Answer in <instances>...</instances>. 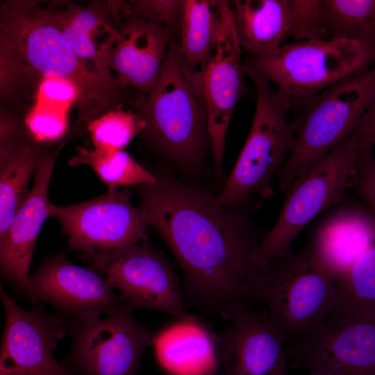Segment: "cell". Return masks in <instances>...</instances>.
Returning a JSON list of instances; mask_svg holds the SVG:
<instances>
[{"label": "cell", "mask_w": 375, "mask_h": 375, "mask_svg": "<svg viewBox=\"0 0 375 375\" xmlns=\"http://www.w3.org/2000/svg\"><path fill=\"white\" fill-rule=\"evenodd\" d=\"M140 199L148 225L173 252L195 304L224 317L235 308L251 307L256 273L251 257L267 233L237 207L218 206L215 197L173 180L144 185Z\"/></svg>", "instance_id": "cell-1"}, {"label": "cell", "mask_w": 375, "mask_h": 375, "mask_svg": "<svg viewBox=\"0 0 375 375\" xmlns=\"http://www.w3.org/2000/svg\"><path fill=\"white\" fill-rule=\"evenodd\" d=\"M0 32L19 59L40 76L67 79L76 85L78 115L72 137L128 97V87L92 69L75 54L49 8L38 1L0 2Z\"/></svg>", "instance_id": "cell-2"}, {"label": "cell", "mask_w": 375, "mask_h": 375, "mask_svg": "<svg viewBox=\"0 0 375 375\" xmlns=\"http://www.w3.org/2000/svg\"><path fill=\"white\" fill-rule=\"evenodd\" d=\"M375 143V103L356 127L286 192L280 215L251 257L253 269L293 251L291 245L303 228L324 209L343 199L353 187L359 156Z\"/></svg>", "instance_id": "cell-3"}, {"label": "cell", "mask_w": 375, "mask_h": 375, "mask_svg": "<svg viewBox=\"0 0 375 375\" xmlns=\"http://www.w3.org/2000/svg\"><path fill=\"white\" fill-rule=\"evenodd\" d=\"M127 100L144 120V132L167 153L187 164L198 161L208 136L201 74L188 66L173 39L154 89Z\"/></svg>", "instance_id": "cell-4"}, {"label": "cell", "mask_w": 375, "mask_h": 375, "mask_svg": "<svg viewBox=\"0 0 375 375\" xmlns=\"http://www.w3.org/2000/svg\"><path fill=\"white\" fill-rule=\"evenodd\" d=\"M251 290L253 301L265 306L288 346L331 314L335 277L311 245L273 259L256 271Z\"/></svg>", "instance_id": "cell-5"}, {"label": "cell", "mask_w": 375, "mask_h": 375, "mask_svg": "<svg viewBox=\"0 0 375 375\" xmlns=\"http://www.w3.org/2000/svg\"><path fill=\"white\" fill-rule=\"evenodd\" d=\"M244 73L256 89V108L247 140L221 192L215 197L218 206L239 207L251 198L260 207L274 194L272 178L295 144V135L287 118L292 108L289 97L253 66L244 61Z\"/></svg>", "instance_id": "cell-6"}, {"label": "cell", "mask_w": 375, "mask_h": 375, "mask_svg": "<svg viewBox=\"0 0 375 375\" xmlns=\"http://www.w3.org/2000/svg\"><path fill=\"white\" fill-rule=\"evenodd\" d=\"M375 103V69L354 74L330 85L297 108L290 122L295 144L276 172L278 188L285 193L305 176L358 125Z\"/></svg>", "instance_id": "cell-7"}, {"label": "cell", "mask_w": 375, "mask_h": 375, "mask_svg": "<svg viewBox=\"0 0 375 375\" xmlns=\"http://www.w3.org/2000/svg\"><path fill=\"white\" fill-rule=\"evenodd\" d=\"M375 59V46L347 40H307L282 45L245 61L290 99L292 108L346 77L364 72Z\"/></svg>", "instance_id": "cell-8"}, {"label": "cell", "mask_w": 375, "mask_h": 375, "mask_svg": "<svg viewBox=\"0 0 375 375\" xmlns=\"http://www.w3.org/2000/svg\"><path fill=\"white\" fill-rule=\"evenodd\" d=\"M72 249L83 252L92 269L101 272L115 258L146 235L148 225L140 207L127 190L108 191L89 201L69 206L50 203Z\"/></svg>", "instance_id": "cell-9"}, {"label": "cell", "mask_w": 375, "mask_h": 375, "mask_svg": "<svg viewBox=\"0 0 375 375\" xmlns=\"http://www.w3.org/2000/svg\"><path fill=\"white\" fill-rule=\"evenodd\" d=\"M124 306L105 317L69 320L73 346L60 363L81 375H134L155 335Z\"/></svg>", "instance_id": "cell-10"}, {"label": "cell", "mask_w": 375, "mask_h": 375, "mask_svg": "<svg viewBox=\"0 0 375 375\" xmlns=\"http://www.w3.org/2000/svg\"><path fill=\"white\" fill-rule=\"evenodd\" d=\"M286 351L290 367L315 375H375V322L329 315Z\"/></svg>", "instance_id": "cell-11"}, {"label": "cell", "mask_w": 375, "mask_h": 375, "mask_svg": "<svg viewBox=\"0 0 375 375\" xmlns=\"http://www.w3.org/2000/svg\"><path fill=\"white\" fill-rule=\"evenodd\" d=\"M6 326L0 349V375H74L58 362L53 351L69 330V319L47 315L40 307L20 308L0 282Z\"/></svg>", "instance_id": "cell-12"}, {"label": "cell", "mask_w": 375, "mask_h": 375, "mask_svg": "<svg viewBox=\"0 0 375 375\" xmlns=\"http://www.w3.org/2000/svg\"><path fill=\"white\" fill-rule=\"evenodd\" d=\"M221 26L217 42L200 65L206 108V126L215 167L223 174L226 135L234 108L244 89L242 49L235 30V13L219 0Z\"/></svg>", "instance_id": "cell-13"}, {"label": "cell", "mask_w": 375, "mask_h": 375, "mask_svg": "<svg viewBox=\"0 0 375 375\" xmlns=\"http://www.w3.org/2000/svg\"><path fill=\"white\" fill-rule=\"evenodd\" d=\"M101 272L133 310L151 309L176 319L190 315L173 267L149 244L147 236L118 255Z\"/></svg>", "instance_id": "cell-14"}, {"label": "cell", "mask_w": 375, "mask_h": 375, "mask_svg": "<svg viewBox=\"0 0 375 375\" xmlns=\"http://www.w3.org/2000/svg\"><path fill=\"white\" fill-rule=\"evenodd\" d=\"M218 334L220 375H290L284 337L265 310L240 307Z\"/></svg>", "instance_id": "cell-15"}, {"label": "cell", "mask_w": 375, "mask_h": 375, "mask_svg": "<svg viewBox=\"0 0 375 375\" xmlns=\"http://www.w3.org/2000/svg\"><path fill=\"white\" fill-rule=\"evenodd\" d=\"M29 284L36 303H49L70 320L99 317L128 305L104 276L72 263L64 254L45 260Z\"/></svg>", "instance_id": "cell-16"}, {"label": "cell", "mask_w": 375, "mask_h": 375, "mask_svg": "<svg viewBox=\"0 0 375 375\" xmlns=\"http://www.w3.org/2000/svg\"><path fill=\"white\" fill-rule=\"evenodd\" d=\"M66 142L41 157L31 192L0 234V277L15 284L33 303L36 302L29 284V267L39 233L49 217V185L56 158Z\"/></svg>", "instance_id": "cell-17"}, {"label": "cell", "mask_w": 375, "mask_h": 375, "mask_svg": "<svg viewBox=\"0 0 375 375\" xmlns=\"http://www.w3.org/2000/svg\"><path fill=\"white\" fill-rule=\"evenodd\" d=\"M172 40L170 30L164 25L128 17L118 30L109 54L111 73L122 85L149 94L158 81Z\"/></svg>", "instance_id": "cell-18"}, {"label": "cell", "mask_w": 375, "mask_h": 375, "mask_svg": "<svg viewBox=\"0 0 375 375\" xmlns=\"http://www.w3.org/2000/svg\"><path fill=\"white\" fill-rule=\"evenodd\" d=\"M48 8L55 24L75 54L92 69L114 76L108 57L118 36L111 24L108 4L92 2L79 6L72 2Z\"/></svg>", "instance_id": "cell-19"}, {"label": "cell", "mask_w": 375, "mask_h": 375, "mask_svg": "<svg viewBox=\"0 0 375 375\" xmlns=\"http://www.w3.org/2000/svg\"><path fill=\"white\" fill-rule=\"evenodd\" d=\"M165 369L176 375H214L219 372L218 334L190 315L155 335L153 344Z\"/></svg>", "instance_id": "cell-20"}, {"label": "cell", "mask_w": 375, "mask_h": 375, "mask_svg": "<svg viewBox=\"0 0 375 375\" xmlns=\"http://www.w3.org/2000/svg\"><path fill=\"white\" fill-rule=\"evenodd\" d=\"M231 4L238 42L251 57L274 53L289 37L292 0H235Z\"/></svg>", "instance_id": "cell-21"}, {"label": "cell", "mask_w": 375, "mask_h": 375, "mask_svg": "<svg viewBox=\"0 0 375 375\" xmlns=\"http://www.w3.org/2000/svg\"><path fill=\"white\" fill-rule=\"evenodd\" d=\"M47 151L31 133L0 150V234L27 197L29 181Z\"/></svg>", "instance_id": "cell-22"}, {"label": "cell", "mask_w": 375, "mask_h": 375, "mask_svg": "<svg viewBox=\"0 0 375 375\" xmlns=\"http://www.w3.org/2000/svg\"><path fill=\"white\" fill-rule=\"evenodd\" d=\"M331 316L375 322V246H369L335 278Z\"/></svg>", "instance_id": "cell-23"}, {"label": "cell", "mask_w": 375, "mask_h": 375, "mask_svg": "<svg viewBox=\"0 0 375 375\" xmlns=\"http://www.w3.org/2000/svg\"><path fill=\"white\" fill-rule=\"evenodd\" d=\"M317 21L328 40L375 46L374 0H317Z\"/></svg>", "instance_id": "cell-24"}, {"label": "cell", "mask_w": 375, "mask_h": 375, "mask_svg": "<svg viewBox=\"0 0 375 375\" xmlns=\"http://www.w3.org/2000/svg\"><path fill=\"white\" fill-rule=\"evenodd\" d=\"M221 26L219 0H183L180 52L188 67L197 69L215 46Z\"/></svg>", "instance_id": "cell-25"}, {"label": "cell", "mask_w": 375, "mask_h": 375, "mask_svg": "<svg viewBox=\"0 0 375 375\" xmlns=\"http://www.w3.org/2000/svg\"><path fill=\"white\" fill-rule=\"evenodd\" d=\"M71 165H90L108 190L134 185H150L158 178L124 150L80 148Z\"/></svg>", "instance_id": "cell-26"}, {"label": "cell", "mask_w": 375, "mask_h": 375, "mask_svg": "<svg viewBox=\"0 0 375 375\" xmlns=\"http://www.w3.org/2000/svg\"><path fill=\"white\" fill-rule=\"evenodd\" d=\"M40 78L19 59L0 33V108L26 112Z\"/></svg>", "instance_id": "cell-27"}, {"label": "cell", "mask_w": 375, "mask_h": 375, "mask_svg": "<svg viewBox=\"0 0 375 375\" xmlns=\"http://www.w3.org/2000/svg\"><path fill=\"white\" fill-rule=\"evenodd\" d=\"M122 106V105H121ZM114 108L92 121L87 128L96 149L123 150L146 124L137 112Z\"/></svg>", "instance_id": "cell-28"}, {"label": "cell", "mask_w": 375, "mask_h": 375, "mask_svg": "<svg viewBox=\"0 0 375 375\" xmlns=\"http://www.w3.org/2000/svg\"><path fill=\"white\" fill-rule=\"evenodd\" d=\"M181 0H138L127 3H108L114 16L141 19L155 22L171 30L179 31L182 8Z\"/></svg>", "instance_id": "cell-29"}, {"label": "cell", "mask_w": 375, "mask_h": 375, "mask_svg": "<svg viewBox=\"0 0 375 375\" xmlns=\"http://www.w3.org/2000/svg\"><path fill=\"white\" fill-rule=\"evenodd\" d=\"M289 37L302 41L329 40L318 26L317 0H292Z\"/></svg>", "instance_id": "cell-30"}, {"label": "cell", "mask_w": 375, "mask_h": 375, "mask_svg": "<svg viewBox=\"0 0 375 375\" xmlns=\"http://www.w3.org/2000/svg\"><path fill=\"white\" fill-rule=\"evenodd\" d=\"M372 150L373 149H367L359 156L356 165L353 186L356 192L365 200L374 214L375 159Z\"/></svg>", "instance_id": "cell-31"}, {"label": "cell", "mask_w": 375, "mask_h": 375, "mask_svg": "<svg viewBox=\"0 0 375 375\" xmlns=\"http://www.w3.org/2000/svg\"><path fill=\"white\" fill-rule=\"evenodd\" d=\"M26 123L28 131L39 141L58 138L66 128L65 119L60 113L45 110L26 115Z\"/></svg>", "instance_id": "cell-32"}, {"label": "cell", "mask_w": 375, "mask_h": 375, "mask_svg": "<svg viewBox=\"0 0 375 375\" xmlns=\"http://www.w3.org/2000/svg\"><path fill=\"white\" fill-rule=\"evenodd\" d=\"M26 113L0 108V150L30 133Z\"/></svg>", "instance_id": "cell-33"}, {"label": "cell", "mask_w": 375, "mask_h": 375, "mask_svg": "<svg viewBox=\"0 0 375 375\" xmlns=\"http://www.w3.org/2000/svg\"><path fill=\"white\" fill-rule=\"evenodd\" d=\"M38 90L47 100L60 103H77L78 92L71 81L57 77H45L40 81Z\"/></svg>", "instance_id": "cell-34"}, {"label": "cell", "mask_w": 375, "mask_h": 375, "mask_svg": "<svg viewBox=\"0 0 375 375\" xmlns=\"http://www.w3.org/2000/svg\"><path fill=\"white\" fill-rule=\"evenodd\" d=\"M214 375H220V374H219V372H218V373H217V374H215Z\"/></svg>", "instance_id": "cell-35"}, {"label": "cell", "mask_w": 375, "mask_h": 375, "mask_svg": "<svg viewBox=\"0 0 375 375\" xmlns=\"http://www.w3.org/2000/svg\"><path fill=\"white\" fill-rule=\"evenodd\" d=\"M308 375H315V374L309 373V374H308Z\"/></svg>", "instance_id": "cell-36"}]
</instances>
